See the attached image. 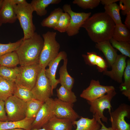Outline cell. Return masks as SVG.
I'll return each mask as SVG.
<instances>
[{"mask_svg": "<svg viewBox=\"0 0 130 130\" xmlns=\"http://www.w3.org/2000/svg\"><path fill=\"white\" fill-rule=\"evenodd\" d=\"M54 103L49 98L44 102L38 112L32 124V129H40L54 116Z\"/></svg>", "mask_w": 130, "mask_h": 130, "instance_id": "cell-11", "label": "cell"}, {"mask_svg": "<svg viewBox=\"0 0 130 130\" xmlns=\"http://www.w3.org/2000/svg\"></svg>", "mask_w": 130, "mask_h": 130, "instance_id": "cell-50", "label": "cell"}, {"mask_svg": "<svg viewBox=\"0 0 130 130\" xmlns=\"http://www.w3.org/2000/svg\"><path fill=\"white\" fill-rule=\"evenodd\" d=\"M23 38L13 43L6 44L0 43V57L7 53L16 51L22 43Z\"/></svg>", "mask_w": 130, "mask_h": 130, "instance_id": "cell-35", "label": "cell"}, {"mask_svg": "<svg viewBox=\"0 0 130 130\" xmlns=\"http://www.w3.org/2000/svg\"><path fill=\"white\" fill-rule=\"evenodd\" d=\"M15 87V82L0 77V99L5 101L8 97L13 95Z\"/></svg>", "mask_w": 130, "mask_h": 130, "instance_id": "cell-23", "label": "cell"}, {"mask_svg": "<svg viewBox=\"0 0 130 130\" xmlns=\"http://www.w3.org/2000/svg\"><path fill=\"white\" fill-rule=\"evenodd\" d=\"M72 122L71 120L52 117L43 127L46 130H71Z\"/></svg>", "mask_w": 130, "mask_h": 130, "instance_id": "cell-18", "label": "cell"}, {"mask_svg": "<svg viewBox=\"0 0 130 130\" xmlns=\"http://www.w3.org/2000/svg\"><path fill=\"white\" fill-rule=\"evenodd\" d=\"M115 24L105 12L98 13L86 20L81 27L84 28L91 39L96 43L109 41L112 38Z\"/></svg>", "mask_w": 130, "mask_h": 130, "instance_id": "cell-1", "label": "cell"}, {"mask_svg": "<svg viewBox=\"0 0 130 130\" xmlns=\"http://www.w3.org/2000/svg\"><path fill=\"white\" fill-rule=\"evenodd\" d=\"M100 0H74L72 2L84 9H93L98 6L100 3Z\"/></svg>", "mask_w": 130, "mask_h": 130, "instance_id": "cell-36", "label": "cell"}, {"mask_svg": "<svg viewBox=\"0 0 130 130\" xmlns=\"http://www.w3.org/2000/svg\"><path fill=\"white\" fill-rule=\"evenodd\" d=\"M62 9L64 12L67 13L71 17L70 24L66 32L68 36L70 37L79 33L82 24L91 14V12H74L72 10L71 5L67 4L63 6Z\"/></svg>", "mask_w": 130, "mask_h": 130, "instance_id": "cell-9", "label": "cell"}, {"mask_svg": "<svg viewBox=\"0 0 130 130\" xmlns=\"http://www.w3.org/2000/svg\"><path fill=\"white\" fill-rule=\"evenodd\" d=\"M45 69H42L31 90L34 99L44 102L53 94L49 81L45 75Z\"/></svg>", "mask_w": 130, "mask_h": 130, "instance_id": "cell-8", "label": "cell"}, {"mask_svg": "<svg viewBox=\"0 0 130 130\" xmlns=\"http://www.w3.org/2000/svg\"><path fill=\"white\" fill-rule=\"evenodd\" d=\"M6 112L5 101L0 99V121L5 122L8 121Z\"/></svg>", "mask_w": 130, "mask_h": 130, "instance_id": "cell-40", "label": "cell"}, {"mask_svg": "<svg viewBox=\"0 0 130 130\" xmlns=\"http://www.w3.org/2000/svg\"><path fill=\"white\" fill-rule=\"evenodd\" d=\"M19 70V67L9 68L0 66V77L8 80L15 82Z\"/></svg>", "mask_w": 130, "mask_h": 130, "instance_id": "cell-31", "label": "cell"}, {"mask_svg": "<svg viewBox=\"0 0 130 130\" xmlns=\"http://www.w3.org/2000/svg\"><path fill=\"white\" fill-rule=\"evenodd\" d=\"M112 38L117 41L130 43V32L125 24L115 25Z\"/></svg>", "mask_w": 130, "mask_h": 130, "instance_id": "cell-24", "label": "cell"}, {"mask_svg": "<svg viewBox=\"0 0 130 130\" xmlns=\"http://www.w3.org/2000/svg\"><path fill=\"white\" fill-rule=\"evenodd\" d=\"M127 57L122 54L118 55L111 66V70L103 72L104 75L107 76L119 83H123L122 77L126 66Z\"/></svg>", "mask_w": 130, "mask_h": 130, "instance_id": "cell-14", "label": "cell"}, {"mask_svg": "<svg viewBox=\"0 0 130 130\" xmlns=\"http://www.w3.org/2000/svg\"><path fill=\"white\" fill-rule=\"evenodd\" d=\"M126 66L124 71L123 76L124 81L121 83L119 89L122 94L130 100V59L126 61Z\"/></svg>", "mask_w": 130, "mask_h": 130, "instance_id": "cell-26", "label": "cell"}, {"mask_svg": "<svg viewBox=\"0 0 130 130\" xmlns=\"http://www.w3.org/2000/svg\"><path fill=\"white\" fill-rule=\"evenodd\" d=\"M95 47L103 52L106 58L108 67H111L118 55L117 50L113 47L109 41L96 43Z\"/></svg>", "mask_w": 130, "mask_h": 130, "instance_id": "cell-17", "label": "cell"}, {"mask_svg": "<svg viewBox=\"0 0 130 130\" xmlns=\"http://www.w3.org/2000/svg\"><path fill=\"white\" fill-rule=\"evenodd\" d=\"M44 102L34 99L27 101L25 118L34 119Z\"/></svg>", "mask_w": 130, "mask_h": 130, "instance_id": "cell-25", "label": "cell"}, {"mask_svg": "<svg viewBox=\"0 0 130 130\" xmlns=\"http://www.w3.org/2000/svg\"><path fill=\"white\" fill-rule=\"evenodd\" d=\"M63 65L60 67L59 71L60 84L69 90H72L74 82V78L68 73L67 70V58L63 60Z\"/></svg>", "mask_w": 130, "mask_h": 130, "instance_id": "cell-22", "label": "cell"}, {"mask_svg": "<svg viewBox=\"0 0 130 130\" xmlns=\"http://www.w3.org/2000/svg\"><path fill=\"white\" fill-rule=\"evenodd\" d=\"M98 55L97 53L94 52H87L86 54H83V58L85 63L89 65H96V61Z\"/></svg>", "mask_w": 130, "mask_h": 130, "instance_id": "cell-37", "label": "cell"}, {"mask_svg": "<svg viewBox=\"0 0 130 130\" xmlns=\"http://www.w3.org/2000/svg\"></svg>", "mask_w": 130, "mask_h": 130, "instance_id": "cell-49", "label": "cell"}, {"mask_svg": "<svg viewBox=\"0 0 130 130\" xmlns=\"http://www.w3.org/2000/svg\"><path fill=\"white\" fill-rule=\"evenodd\" d=\"M104 12L110 17L115 25L122 23L119 5L115 3L108 6H104Z\"/></svg>", "mask_w": 130, "mask_h": 130, "instance_id": "cell-30", "label": "cell"}, {"mask_svg": "<svg viewBox=\"0 0 130 130\" xmlns=\"http://www.w3.org/2000/svg\"><path fill=\"white\" fill-rule=\"evenodd\" d=\"M118 0H101L100 2L104 6H108L119 1Z\"/></svg>", "mask_w": 130, "mask_h": 130, "instance_id": "cell-42", "label": "cell"}, {"mask_svg": "<svg viewBox=\"0 0 130 130\" xmlns=\"http://www.w3.org/2000/svg\"><path fill=\"white\" fill-rule=\"evenodd\" d=\"M19 67V72L15 82L31 90L42 68L39 62Z\"/></svg>", "mask_w": 130, "mask_h": 130, "instance_id": "cell-6", "label": "cell"}, {"mask_svg": "<svg viewBox=\"0 0 130 130\" xmlns=\"http://www.w3.org/2000/svg\"><path fill=\"white\" fill-rule=\"evenodd\" d=\"M15 5L10 0H4L0 9V21L2 23H12L17 19L15 10Z\"/></svg>", "mask_w": 130, "mask_h": 130, "instance_id": "cell-16", "label": "cell"}, {"mask_svg": "<svg viewBox=\"0 0 130 130\" xmlns=\"http://www.w3.org/2000/svg\"><path fill=\"white\" fill-rule=\"evenodd\" d=\"M63 12L62 9L60 7L55 9L49 15L41 22L42 26L53 28L57 24L59 17Z\"/></svg>", "mask_w": 130, "mask_h": 130, "instance_id": "cell-27", "label": "cell"}, {"mask_svg": "<svg viewBox=\"0 0 130 130\" xmlns=\"http://www.w3.org/2000/svg\"><path fill=\"white\" fill-rule=\"evenodd\" d=\"M31 130H46L44 128H42L41 129H39L32 128Z\"/></svg>", "mask_w": 130, "mask_h": 130, "instance_id": "cell-45", "label": "cell"}, {"mask_svg": "<svg viewBox=\"0 0 130 130\" xmlns=\"http://www.w3.org/2000/svg\"><path fill=\"white\" fill-rule=\"evenodd\" d=\"M97 68L99 72H104L107 70L108 67L107 62L103 57L98 55L96 61Z\"/></svg>", "mask_w": 130, "mask_h": 130, "instance_id": "cell-38", "label": "cell"}, {"mask_svg": "<svg viewBox=\"0 0 130 130\" xmlns=\"http://www.w3.org/2000/svg\"><path fill=\"white\" fill-rule=\"evenodd\" d=\"M119 5L120 10H122L121 13L123 15H126L130 13V0H119Z\"/></svg>", "mask_w": 130, "mask_h": 130, "instance_id": "cell-39", "label": "cell"}, {"mask_svg": "<svg viewBox=\"0 0 130 130\" xmlns=\"http://www.w3.org/2000/svg\"><path fill=\"white\" fill-rule=\"evenodd\" d=\"M70 19V15L67 13L63 12L53 29L61 33L66 32L69 25Z\"/></svg>", "mask_w": 130, "mask_h": 130, "instance_id": "cell-33", "label": "cell"}, {"mask_svg": "<svg viewBox=\"0 0 130 130\" xmlns=\"http://www.w3.org/2000/svg\"><path fill=\"white\" fill-rule=\"evenodd\" d=\"M61 1V0H32L30 4L33 12L42 17L46 14V8L49 5L58 4Z\"/></svg>", "mask_w": 130, "mask_h": 130, "instance_id": "cell-21", "label": "cell"}, {"mask_svg": "<svg viewBox=\"0 0 130 130\" xmlns=\"http://www.w3.org/2000/svg\"><path fill=\"white\" fill-rule=\"evenodd\" d=\"M13 95L26 102L34 99L31 90L16 83Z\"/></svg>", "mask_w": 130, "mask_h": 130, "instance_id": "cell-32", "label": "cell"}, {"mask_svg": "<svg viewBox=\"0 0 130 130\" xmlns=\"http://www.w3.org/2000/svg\"><path fill=\"white\" fill-rule=\"evenodd\" d=\"M126 17L124 22L125 25L127 27L130 29V13L126 15Z\"/></svg>", "mask_w": 130, "mask_h": 130, "instance_id": "cell-43", "label": "cell"}, {"mask_svg": "<svg viewBox=\"0 0 130 130\" xmlns=\"http://www.w3.org/2000/svg\"><path fill=\"white\" fill-rule=\"evenodd\" d=\"M26 130L25 129L21 128H16L8 130Z\"/></svg>", "mask_w": 130, "mask_h": 130, "instance_id": "cell-46", "label": "cell"}, {"mask_svg": "<svg viewBox=\"0 0 130 130\" xmlns=\"http://www.w3.org/2000/svg\"><path fill=\"white\" fill-rule=\"evenodd\" d=\"M130 116V107L125 104H121L114 111L111 112L110 119L111 127L114 130H130V125L125 120Z\"/></svg>", "mask_w": 130, "mask_h": 130, "instance_id": "cell-10", "label": "cell"}, {"mask_svg": "<svg viewBox=\"0 0 130 130\" xmlns=\"http://www.w3.org/2000/svg\"><path fill=\"white\" fill-rule=\"evenodd\" d=\"M72 124L76 126L75 130H99L101 127L97 118L94 116L92 119L81 117L78 120L73 122Z\"/></svg>", "mask_w": 130, "mask_h": 130, "instance_id": "cell-19", "label": "cell"}, {"mask_svg": "<svg viewBox=\"0 0 130 130\" xmlns=\"http://www.w3.org/2000/svg\"><path fill=\"white\" fill-rule=\"evenodd\" d=\"M2 23L0 21V27L1 26Z\"/></svg>", "mask_w": 130, "mask_h": 130, "instance_id": "cell-48", "label": "cell"}, {"mask_svg": "<svg viewBox=\"0 0 130 130\" xmlns=\"http://www.w3.org/2000/svg\"><path fill=\"white\" fill-rule=\"evenodd\" d=\"M34 119L26 118L17 121H0V130H6L16 128H21L31 130L32 124Z\"/></svg>", "mask_w": 130, "mask_h": 130, "instance_id": "cell-20", "label": "cell"}, {"mask_svg": "<svg viewBox=\"0 0 130 130\" xmlns=\"http://www.w3.org/2000/svg\"><path fill=\"white\" fill-rule=\"evenodd\" d=\"M115 90L113 86L102 85L98 80L92 79L89 86L83 91L80 96L87 102H91L103 96L109 91Z\"/></svg>", "mask_w": 130, "mask_h": 130, "instance_id": "cell-12", "label": "cell"}, {"mask_svg": "<svg viewBox=\"0 0 130 130\" xmlns=\"http://www.w3.org/2000/svg\"><path fill=\"white\" fill-rule=\"evenodd\" d=\"M18 56L16 51L4 55L0 57V66L9 68L16 67L20 64Z\"/></svg>", "mask_w": 130, "mask_h": 130, "instance_id": "cell-28", "label": "cell"}, {"mask_svg": "<svg viewBox=\"0 0 130 130\" xmlns=\"http://www.w3.org/2000/svg\"><path fill=\"white\" fill-rule=\"evenodd\" d=\"M109 41L113 47L119 51L122 54L130 58V43L125 41H117L112 38Z\"/></svg>", "mask_w": 130, "mask_h": 130, "instance_id": "cell-34", "label": "cell"}, {"mask_svg": "<svg viewBox=\"0 0 130 130\" xmlns=\"http://www.w3.org/2000/svg\"><path fill=\"white\" fill-rule=\"evenodd\" d=\"M15 10L17 19L23 31V39L31 37L35 32L36 27L32 20L33 11L30 3L27 2L24 4L15 5Z\"/></svg>", "mask_w": 130, "mask_h": 130, "instance_id": "cell-4", "label": "cell"}, {"mask_svg": "<svg viewBox=\"0 0 130 130\" xmlns=\"http://www.w3.org/2000/svg\"><path fill=\"white\" fill-rule=\"evenodd\" d=\"M56 32L50 31L42 34L44 44L39 61L42 68H46L49 63L57 56L59 52L60 45L56 40Z\"/></svg>", "mask_w": 130, "mask_h": 130, "instance_id": "cell-3", "label": "cell"}, {"mask_svg": "<svg viewBox=\"0 0 130 130\" xmlns=\"http://www.w3.org/2000/svg\"><path fill=\"white\" fill-rule=\"evenodd\" d=\"M57 96L59 100L62 101L72 104L77 101V97L75 93L61 85L57 89Z\"/></svg>", "mask_w": 130, "mask_h": 130, "instance_id": "cell-29", "label": "cell"}, {"mask_svg": "<svg viewBox=\"0 0 130 130\" xmlns=\"http://www.w3.org/2000/svg\"><path fill=\"white\" fill-rule=\"evenodd\" d=\"M116 94L115 90H112L93 101L88 102L90 105V111L93 115L98 116L103 121L107 123L108 118L104 116L103 112L105 109H108L110 115V114L112 108L111 101Z\"/></svg>", "mask_w": 130, "mask_h": 130, "instance_id": "cell-7", "label": "cell"}, {"mask_svg": "<svg viewBox=\"0 0 130 130\" xmlns=\"http://www.w3.org/2000/svg\"><path fill=\"white\" fill-rule=\"evenodd\" d=\"M11 2L14 5H17L24 3L27 2L25 0H10Z\"/></svg>", "mask_w": 130, "mask_h": 130, "instance_id": "cell-44", "label": "cell"}, {"mask_svg": "<svg viewBox=\"0 0 130 130\" xmlns=\"http://www.w3.org/2000/svg\"><path fill=\"white\" fill-rule=\"evenodd\" d=\"M5 102L8 121H19L25 118L26 102L13 95L7 98Z\"/></svg>", "mask_w": 130, "mask_h": 130, "instance_id": "cell-5", "label": "cell"}, {"mask_svg": "<svg viewBox=\"0 0 130 130\" xmlns=\"http://www.w3.org/2000/svg\"><path fill=\"white\" fill-rule=\"evenodd\" d=\"M97 121L100 124L101 127L99 130H114L113 128L111 127L107 128L103 124L101 121V119L98 117H97Z\"/></svg>", "mask_w": 130, "mask_h": 130, "instance_id": "cell-41", "label": "cell"}, {"mask_svg": "<svg viewBox=\"0 0 130 130\" xmlns=\"http://www.w3.org/2000/svg\"><path fill=\"white\" fill-rule=\"evenodd\" d=\"M54 103V115L61 118L67 119L72 122L79 118L73 108V104L62 101L56 98Z\"/></svg>", "mask_w": 130, "mask_h": 130, "instance_id": "cell-13", "label": "cell"}, {"mask_svg": "<svg viewBox=\"0 0 130 130\" xmlns=\"http://www.w3.org/2000/svg\"><path fill=\"white\" fill-rule=\"evenodd\" d=\"M43 44L42 37L36 32L31 37L23 39L16 51L19 57L20 66L38 63Z\"/></svg>", "mask_w": 130, "mask_h": 130, "instance_id": "cell-2", "label": "cell"}, {"mask_svg": "<svg viewBox=\"0 0 130 130\" xmlns=\"http://www.w3.org/2000/svg\"><path fill=\"white\" fill-rule=\"evenodd\" d=\"M3 1V0H0V9L2 5Z\"/></svg>", "mask_w": 130, "mask_h": 130, "instance_id": "cell-47", "label": "cell"}, {"mask_svg": "<svg viewBox=\"0 0 130 130\" xmlns=\"http://www.w3.org/2000/svg\"><path fill=\"white\" fill-rule=\"evenodd\" d=\"M67 58V54L65 52H59L57 56L49 63L48 68L45 69V75L49 80L52 91L60 83L59 79L56 78V76L58 65L61 60Z\"/></svg>", "mask_w": 130, "mask_h": 130, "instance_id": "cell-15", "label": "cell"}]
</instances>
